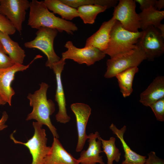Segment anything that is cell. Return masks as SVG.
Masks as SVG:
<instances>
[{
    "instance_id": "1",
    "label": "cell",
    "mask_w": 164,
    "mask_h": 164,
    "mask_svg": "<svg viewBox=\"0 0 164 164\" xmlns=\"http://www.w3.org/2000/svg\"><path fill=\"white\" fill-rule=\"evenodd\" d=\"M29 12L28 25L32 28L40 27L56 29L60 32L63 31L73 34L78 30L73 23L56 16L50 12L43 1L32 0L30 2Z\"/></svg>"
},
{
    "instance_id": "2",
    "label": "cell",
    "mask_w": 164,
    "mask_h": 164,
    "mask_svg": "<svg viewBox=\"0 0 164 164\" xmlns=\"http://www.w3.org/2000/svg\"><path fill=\"white\" fill-rule=\"evenodd\" d=\"M40 85L39 89L33 94H29L28 95L27 98L29 101L30 105L33 108L32 112L28 115L26 120L34 119L42 126L46 125L49 128L53 138H58L59 135L57 129L52 124L50 118L55 108L53 102L47 98L49 85L42 82Z\"/></svg>"
},
{
    "instance_id": "3",
    "label": "cell",
    "mask_w": 164,
    "mask_h": 164,
    "mask_svg": "<svg viewBox=\"0 0 164 164\" xmlns=\"http://www.w3.org/2000/svg\"><path fill=\"white\" fill-rule=\"evenodd\" d=\"M142 33V31L137 32L128 31L116 20L110 32L108 47L103 52L111 58L132 51L137 47L136 44Z\"/></svg>"
},
{
    "instance_id": "4",
    "label": "cell",
    "mask_w": 164,
    "mask_h": 164,
    "mask_svg": "<svg viewBox=\"0 0 164 164\" xmlns=\"http://www.w3.org/2000/svg\"><path fill=\"white\" fill-rule=\"evenodd\" d=\"M36 32L35 39L25 43L26 48H36L43 53L47 56V60L45 65L51 69L53 64L60 59L56 54L53 48V42L58 31L56 29L40 27Z\"/></svg>"
},
{
    "instance_id": "5",
    "label": "cell",
    "mask_w": 164,
    "mask_h": 164,
    "mask_svg": "<svg viewBox=\"0 0 164 164\" xmlns=\"http://www.w3.org/2000/svg\"><path fill=\"white\" fill-rule=\"evenodd\" d=\"M147 59L144 51L137 47L127 53L108 59L106 62L107 71L104 77L109 78L130 68L137 67L144 60Z\"/></svg>"
},
{
    "instance_id": "6",
    "label": "cell",
    "mask_w": 164,
    "mask_h": 164,
    "mask_svg": "<svg viewBox=\"0 0 164 164\" xmlns=\"http://www.w3.org/2000/svg\"><path fill=\"white\" fill-rule=\"evenodd\" d=\"M34 132L32 137L27 142H23L16 140L11 135L10 138L16 144L24 145L29 149L32 158L31 164H43L50 147L47 145V138L45 130L37 122L32 123Z\"/></svg>"
},
{
    "instance_id": "7",
    "label": "cell",
    "mask_w": 164,
    "mask_h": 164,
    "mask_svg": "<svg viewBox=\"0 0 164 164\" xmlns=\"http://www.w3.org/2000/svg\"><path fill=\"white\" fill-rule=\"evenodd\" d=\"M142 31L136 45L144 51L147 59L153 61L164 52V39L159 29L153 26H150Z\"/></svg>"
},
{
    "instance_id": "8",
    "label": "cell",
    "mask_w": 164,
    "mask_h": 164,
    "mask_svg": "<svg viewBox=\"0 0 164 164\" xmlns=\"http://www.w3.org/2000/svg\"><path fill=\"white\" fill-rule=\"evenodd\" d=\"M136 2L133 0H120L114 7L113 16L125 30L133 32L140 28L138 14L136 12Z\"/></svg>"
},
{
    "instance_id": "9",
    "label": "cell",
    "mask_w": 164,
    "mask_h": 164,
    "mask_svg": "<svg viewBox=\"0 0 164 164\" xmlns=\"http://www.w3.org/2000/svg\"><path fill=\"white\" fill-rule=\"evenodd\" d=\"M64 46L67 50L62 53V58L65 60H72L79 64L85 63L90 66L105 56L106 54L103 51L97 48L91 47L78 48L70 41L66 43Z\"/></svg>"
},
{
    "instance_id": "10",
    "label": "cell",
    "mask_w": 164,
    "mask_h": 164,
    "mask_svg": "<svg viewBox=\"0 0 164 164\" xmlns=\"http://www.w3.org/2000/svg\"><path fill=\"white\" fill-rule=\"evenodd\" d=\"M30 2L27 0H0V13L6 17L19 33Z\"/></svg>"
},
{
    "instance_id": "11",
    "label": "cell",
    "mask_w": 164,
    "mask_h": 164,
    "mask_svg": "<svg viewBox=\"0 0 164 164\" xmlns=\"http://www.w3.org/2000/svg\"><path fill=\"white\" fill-rule=\"evenodd\" d=\"M65 61L61 58L59 61L53 64L51 68L55 74L56 83L55 99L57 103L59 110L56 115V119L58 122L64 124L69 122L71 119L67 113L66 99L61 80V73L66 64Z\"/></svg>"
},
{
    "instance_id": "12",
    "label": "cell",
    "mask_w": 164,
    "mask_h": 164,
    "mask_svg": "<svg viewBox=\"0 0 164 164\" xmlns=\"http://www.w3.org/2000/svg\"><path fill=\"white\" fill-rule=\"evenodd\" d=\"M40 57H42L40 55L36 56L27 65L15 63L10 67L0 69V95L9 106H11L12 97L15 94L11 84L14 80L15 73L18 72L26 70L35 59Z\"/></svg>"
},
{
    "instance_id": "13",
    "label": "cell",
    "mask_w": 164,
    "mask_h": 164,
    "mask_svg": "<svg viewBox=\"0 0 164 164\" xmlns=\"http://www.w3.org/2000/svg\"><path fill=\"white\" fill-rule=\"evenodd\" d=\"M70 108L76 118L78 140L76 151L79 152L83 150L88 139L86 128L91 109L88 104L81 103L72 104Z\"/></svg>"
},
{
    "instance_id": "14",
    "label": "cell",
    "mask_w": 164,
    "mask_h": 164,
    "mask_svg": "<svg viewBox=\"0 0 164 164\" xmlns=\"http://www.w3.org/2000/svg\"><path fill=\"white\" fill-rule=\"evenodd\" d=\"M99 133L96 131L88 135V147L86 150H82L80 156L77 159L80 164H105L103 162L102 156L100 154L101 150V144L99 138Z\"/></svg>"
},
{
    "instance_id": "15",
    "label": "cell",
    "mask_w": 164,
    "mask_h": 164,
    "mask_svg": "<svg viewBox=\"0 0 164 164\" xmlns=\"http://www.w3.org/2000/svg\"><path fill=\"white\" fill-rule=\"evenodd\" d=\"M43 164H80L64 148L58 138H53L50 151Z\"/></svg>"
},
{
    "instance_id": "16",
    "label": "cell",
    "mask_w": 164,
    "mask_h": 164,
    "mask_svg": "<svg viewBox=\"0 0 164 164\" xmlns=\"http://www.w3.org/2000/svg\"><path fill=\"white\" fill-rule=\"evenodd\" d=\"M116 21L112 16L108 21L103 22L99 29L87 39L84 47H91L104 51L108 47L110 32Z\"/></svg>"
},
{
    "instance_id": "17",
    "label": "cell",
    "mask_w": 164,
    "mask_h": 164,
    "mask_svg": "<svg viewBox=\"0 0 164 164\" xmlns=\"http://www.w3.org/2000/svg\"><path fill=\"white\" fill-rule=\"evenodd\" d=\"M164 97V77H156L148 87L140 94V102L149 107L160 99Z\"/></svg>"
},
{
    "instance_id": "18",
    "label": "cell",
    "mask_w": 164,
    "mask_h": 164,
    "mask_svg": "<svg viewBox=\"0 0 164 164\" xmlns=\"http://www.w3.org/2000/svg\"><path fill=\"white\" fill-rule=\"evenodd\" d=\"M109 128L120 140L122 144L125 152V159L121 164H145L146 157L138 154L132 150L124 140V135L126 130V126L124 125L119 129L112 123Z\"/></svg>"
},
{
    "instance_id": "19",
    "label": "cell",
    "mask_w": 164,
    "mask_h": 164,
    "mask_svg": "<svg viewBox=\"0 0 164 164\" xmlns=\"http://www.w3.org/2000/svg\"><path fill=\"white\" fill-rule=\"evenodd\" d=\"M0 42L7 54L15 64H22L26 56L25 51L9 35L0 31Z\"/></svg>"
},
{
    "instance_id": "20",
    "label": "cell",
    "mask_w": 164,
    "mask_h": 164,
    "mask_svg": "<svg viewBox=\"0 0 164 164\" xmlns=\"http://www.w3.org/2000/svg\"><path fill=\"white\" fill-rule=\"evenodd\" d=\"M43 1L49 10L54 14L60 15L62 19L70 20L79 17L77 9L64 4L61 0H45Z\"/></svg>"
},
{
    "instance_id": "21",
    "label": "cell",
    "mask_w": 164,
    "mask_h": 164,
    "mask_svg": "<svg viewBox=\"0 0 164 164\" xmlns=\"http://www.w3.org/2000/svg\"><path fill=\"white\" fill-rule=\"evenodd\" d=\"M138 15L140 29L143 31L151 26L157 28L164 18V11H159L151 7L142 11Z\"/></svg>"
},
{
    "instance_id": "22",
    "label": "cell",
    "mask_w": 164,
    "mask_h": 164,
    "mask_svg": "<svg viewBox=\"0 0 164 164\" xmlns=\"http://www.w3.org/2000/svg\"><path fill=\"white\" fill-rule=\"evenodd\" d=\"M138 71L137 67L130 68L118 73V79L121 92L124 97L129 96L133 91L132 82L135 74Z\"/></svg>"
},
{
    "instance_id": "23",
    "label": "cell",
    "mask_w": 164,
    "mask_h": 164,
    "mask_svg": "<svg viewBox=\"0 0 164 164\" xmlns=\"http://www.w3.org/2000/svg\"><path fill=\"white\" fill-rule=\"evenodd\" d=\"M108 9L106 6L98 5H86L77 8L79 16L85 24H93L97 15Z\"/></svg>"
},
{
    "instance_id": "24",
    "label": "cell",
    "mask_w": 164,
    "mask_h": 164,
    "mask_svg": "<svg viewBox=\"0 0 164 164\" xmlns=\"http://www.w3.org/2000/svg\"><path fill=\"white\" fill-rule=\"evenodd\" d=\"M99 138L101 142L103 152L105 153L107 157V164H113L114 161L118 162L121 153L116 146L115 138L111 137L109 140H105L100 136Z\"/></svg>"
},
{
    "instance_id": "25",
    "label": "cell",
    "mask_w": 164,
    "mask_h": 164,
    "mask_svg": "<svg viewBox=\"0 0 164 164\" xmlns=\"http://www.w3.org/2000/svg\"><path fill=\"white\" fill-rule=\"evenodd\" d=\"M64 4L73 8L86 5H98L106 6L108 9L116 6V0H61Z\"/></svg>"
},
{
    "instance_id": "26",
    "label": "cell",
    "mask_w": 164,
    "mask_h": 164,
    "mask_svg": "<svg viewBox=\"0 0 164 164\" xmlns=\"http://www.w3.org/2000/svg\"><path fill=\"white\" fill-rule=\"evenodd\" d=\"M150 107L154 113L157 120L164 121V97L156 101Z\"/></svg>"
},
{
    "instance_id": "27",
    "label": "cell",
    "mask_w": 164,
    "mask_h": 164,
    "mask_svg": "<svg viewBox=\"0 0 164 164\" xmlns=\"http://www.w3.org/2000/svg\"><path fill=\"white\" fill-rule=\"evenodd\" d=\"M16 29L11 22L0 13V31L9 35L14 34Z\"/></svg>"
},
{
    "instance_id": "28",
    "label": "cell",
    "mask_w": 164,
    "mask_h": 164,
    "mask_svg": "<svg viewBox=\"0 0 164 164\" xmlns=\"http://www.w3.org/2000/svg\"><path fill=\"white\" fill-rule=\"evenodd\" d=\"M15 64L7 55L2 46H0V69L9 67Z\"/></svg>"
},
{
    "instance_id": "29",
    "label": "cell",
    "mask_w": 164,
    "mask_h": 164,
    "mask_svg": "<svg viewBox=\"0 0 164 164\" xmlns=\"http://www.w3.org/2000/svg\"><path fill=\"white\" fill-rule=\"evenodd\" d=\"M148 155L145 164H164V160L157 156L154 152L151 151Z\"/></svg>"
},
{
    "instance_id": "30",
    "label": "cell",
    "mask_w": 164,
    "mask_h": 164,
    "mask_svg": "<svg viewBox=\"0 0 164 164\" xmlns=\"http://www.w3.org/2000/svg\"><path fill=\"white\" fill-rule=\"evenodd\" d=\"M156 1V0H135V2H137L140 4V8L142 11L151 7H154Z\"/></svg>"
},
{
    "instance_id": "31",
    "label": "cell",
    "mask_w": 164,
    "mask_h": 164,
    "mask_svg": "<svg viewBox=\"0 0 164 164\" xmlns=\"http://www.w3.org/2000/svg\"><path fill=\"white\" fill-rule=\"evenodd\" d=\"M9 116L6 112L4 111L2 113V117L0 119V131L2 130L7 127L5 123L7 121Z\"/></svg>"
},
{
    "instance_id": "32",
    "label": "cell",
    "mask_w": 164,
    "mask_h": 164,
    "mask_svg": "<svg viewBox=\"0 0 164 164\" xmlns=\"http://www.w3.org/2000/svg\"><path fill=\"white\" fill-rule=\"evenodd\" d=\"M154 7L156 10L160 11L161 9L164 8V0H157Z\"/></svg>"
},
{
    "instance_id": "33",
    "label": "cell",
    "mask_w": 164,
    "mask_h": 164,
    "mask_svg": "<svg viewBox=\"0 0 164 164\" xmlns=\"http://www.w3.org/2000/svg\"><path fill=\"white\" fill-rule=\"evenodd\" d=\"M160 31L162 37L164 38V25L160 23L157 27Z\"/></svg>"
},
{
    "instance_id": "34",
    "label": "cell",
    "mask_w": 164,
    "mask_h": 164,
    "mask_svg": "<svg viewBox=\"0 0 164 164\" xmlns=\"http://www.w3.org/2000/svg\"><path fill=\"white\" fill-rule=\"evenodd\" d=\"M6 103V102L4 101L0 95V105H4Z\"/></svg>"
},
{
    "instance_id": "35",
    "label": "cell",
    "mask_w": 164,
    "mask_h": 164,
    "mask_svg": "<svg viewBox=\"0 0 164 164\" xmlns=\"http://www.w3.org/2000/svg\"><path fill=\"white\" fill-rule=\"evenodd\" d=\"M2 46V45H1V43H0V46Z\"/></svg>"
}]
</instances>
